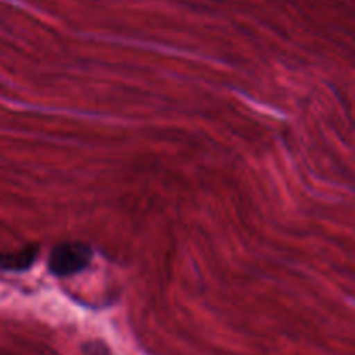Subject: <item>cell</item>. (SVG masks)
<instances>
[{
	"label": "cell",
	"mask_w": 355,
	"mask_h": 355,
	"mask_svg": "<svg viewBox=\"0 0 355 355\" xmlns=\"http://www.w3.org/2000/svg\"><path fill=\"white\" fill-rule=\"evenodd\" d=\"M38 257V245H28L16 252L0 253V272H26Z\"/></svg>",
	"instance_id": "7a4b0ae2"
},
{
	"label": "cell",
	"mask_w": 355,
	"mask_h": 355,
	"mask_svg": "<svg viewBox=\"0 0 355 355\" xmlns=\"http://www.w3.org/2000/svg\"><path fill=\"white\" fill-rule=\"evenodd\" d=\"M92 255V248L85 243H59L49 255V270L55 277H71L90 266Z\"/></svg>",
	"instance_id": "6da1fadb"
}]
</instances>
